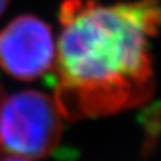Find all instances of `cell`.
Instances as JSON below:
<instances>
[{
    "instance_id": "3957f363",
    "label": "cell",
    "mask_w": 161,
    "mask_h": 161,
    "mask_svg": "<svg viewBox=\"0 0 161 161\" xmlns=\"http://www.w3.org/2000/svg\"><path fill=\"white\" fill-rule=\"evenodd\" d=\"M57 44L40 17L23 14L0 31V69L19 80L41 78L54 67Z\"/></svg>"
},
{
    "instance_id": "8992f818",
    "label": "cell",
    "mask_w": 161,
    "mask_h": 161,
    "mask_svg": "<svg viewBox=\"0 0 161 161\" xmlns=\"http://www.w3.org/2000/svg\"><path fill=\"white\" fill-rule=\"evenodd\" d=\"M3 92H4V91H3V89H2V88H0V97H2V95H3ZM2 157H4V154H3V151H2V148H0V158H2Z\"/></svg>"
},
{
    "instance_id": "277c9868",
    "label": "cell",
    "mask_w": 161,
    "mask_h": 161,
    "mask_svg": "<svg viewBox=\"0 0 161 161\" xmlns=\"http://www.w3.org/2000/svg\"><path fill=\"white\" fill-rule=\"evenodd\" d=\"M0 161H34V160L23 158V157H16V156H4L0 158Z\"/></svg>"
},
{
    "instance_id": "6da1fadb",
    "label": "cell",
    "mask_w": 161,
    "mask_h": 161,
    "mask_svg": "<svg viewBox=\"0 0 161 161\" xmlns=\"http://www.w3.org/2000/svg\"><path fill=\"white\" fill-rule=\"evenodd\" d=\"M59 23L54 99L65 120L110 116L151 96L160 0H65Z\"/></svg>"
},
{
    "instance_id": "7a4b0ae2",
    "label": "cell",
    "mask_w": 161,
    "mask_h": 161,
    "mask_svg": "<svg viewBox=\"0 0 161 161\" xmlns=\"http://www.w3.org/2000/svg\"><path fill=\"white\" fill-rule=\"evenodd\" d=\"M64 116L54 96L20 91L0 97V148L4 156L28 160L47 157L62 136Z\"/></svg>"
},
{
    "instance_id": "5b68a950",
    "label": "cell",
    "mask_w": 161,
    "mask_h": 161,
    "mask_svg": "<svg viewBox=\"0 0 161 161\" xmlns=\"http://www.w3.org/2000/svg\"><path fill=\"white\" fill-rule=\"evenodd\" d=\"M8 3H10V0H0V16H2V14L6 11Z\"/></svg>"
}]
</instances>
